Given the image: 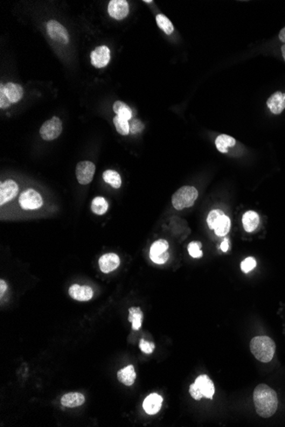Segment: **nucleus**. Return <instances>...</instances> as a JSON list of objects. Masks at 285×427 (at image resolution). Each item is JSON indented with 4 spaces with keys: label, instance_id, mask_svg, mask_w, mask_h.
Here are the masks:
<instances>
[{
    "label": "nucleus",
    "instance_id": "f257e3e1",
    "mask_svg": "<svg viewBox=\"0 0 285 427\" xmlns=\"http://www.w3.org/2000/svg\"><path fill=\"white\" fill-rule=\"evenodd\" d=\"M253 403L257 414L260 417H272L279 406L278 395L275 391L270 388L269 386L260 384L253 391Z\"/></svg>",
    "mask_w": 285,
    "mask_h": 427
},
{
    "label": "nucleus",
    "instance_id": "f03ea898",
    "mask_svg": "<svg viewBox=\"0 0 285 427\" xmlns=\"http://www.w3.org/2000/svg\"><path fill=\"white\" fill-rule=\"evenodd\" d=\"M250 351L258 361L269 362L275 354V343L267 336H257L251 340Z\"/></svg>",
    "mask_w": 285,
    "mask_h": 427
},
{
    "label": "nucleus",
    "instance_id": "7ed1b4c3",
    "mask_svg": "<svg viewBox=\"0 0 285 427\" xmlns=\"http://www.w3.org/2000/svg\"><path fill=\"white\" fill-rule=\"evenodd\" d=\"M198 197V191L195 187L183 186L172 197L173 206L176 210H183L193 206Z\"/></svg>",
    "mask_w": 285,
    "mask_h": 427
},
{
    "label": "nucleus",
    "instance_id": "20e7f679",
    "mask_svg": "<svg viewBox=\"0 0 285 427\" xmlns=\"http://www.w3.org/2000/svg\"><path fill=\"white\" fill-rule=\"evenodd\" d=\"M63 131V123L58 117H52L51 120L46 121L43 124L39 134L45 141H52L57 139Z\"/></svg>",
    "mask_w": 285,
    "mask_h": 427
},
{
    "label": "nucleus",
    "instance_id": "39448f33",
    "mask_svg": "<svg viewBox=\"0 0 285 427\" xmlns=\"http://www.w3.org/2000/svg\"><path fill=\"white\" fill-rule=\"evenodd\" d=\"M168 248H169V244L166 240L161 239L155 241L149 250L150 260L157 264H163L166 263L170 258Z\"/></svg>",
    "mask_w": 285,
    "mask_h": 427
},
{
    "label": "nucleus",
    "instance_id": "423d86ee",
    "mask_svg": "<svg viewBox=\"0 0 285 427\" xmlns=\"http://www.w3.org/2000/svg\"><path fill=\"white\" fill-rule=\"evenodd\" d=\"M19 204L23 210H36L41 207L43 199L40 194L36 190L29 189L21 194Z\"/></svg>",
    "mask_w": 285,
    "mask_h": 427
},
{
    "label": "nucleus",
    "instance_id": "0eeeda50",
    "mask_svg": "<svg viewBox=\"0 0 285 427\" xmlns=\"http://www.w3.org/2000/svg\"><path fill=\"white\" fill-rule=\"evenodd\" d=\"M46 29L49 36L55 41L63 44H67L70 41V35L67 29L57 21H49L46 23Z\"/></svg>",
    "mask_w": 285,
    "mask_h": 427
},
{
    "label": "nucleus",
    "instance_id": "6e6552de",
    "mask_svg": "<svg viewBox=\"0 0 285 427\" xmlns=\"http://www.w3.org/2000/svg\"><path fill=\"white\" fill-rule=\"evenodd\" d=\"M96 166L92 162L84 161L77 164L76 177L79 184L87 185L92 182L95 174Z\"/></svg>",
    "mask_w": 285,
    "mask_h": 427
},
{
    "label": "nucleus",
    "instance_id": "1a4fd4ad",
    "mask_svg": "<svg viewBox=\"0 0 285 427\" xmlns=\"http://www.w3.org/2000/svg\"><path fill=\"white\" fill-rule=\"evenodd\" d=\"M109 16L115 20H123L129 14V3L126 0H111L108 6Z\"/></svg>",
    "mask_w": 285,
    "mask_h": 427
},
{
    "label": "nucleus",
    "instance_id": "9d476101",
    "mask_svg": "<svg viewBox=\"0 0 285 427\" xmlns=\"http://www.w3.org/2000/svg\"><path fill=\"white\" fill-rule=\"evenodd\" d=\"M18 191L19 187L15 181L9 179L2 182L0 184V205L3 206L14 199L17 196Z\"/></svg>",
    "mask_w": 285,
    "mask_h": 427
},
{
    "label": "nucleus",
    "instance_id": "9b49d317",
    "mask_svg": "<svg viewBox=\"0 0 285 427\" xmlns=\"http://www.w3.org/2000/svg\"><path fill=\"white\" fill-rule=\"evenodd\" d=\"M110 61V51L107 46L102 45L96 48L91 53V62L97 68H102L108 65Z\"/></svg>",
    "mask_w": 285,
    "mask_h": 427
},
{
    "label": "nucleus",
    "instance_id": "f8f14e48",
    "mask_svg": "<svg viewBox=\"0 0 285 427\" xmlns=\"http://www.w3.org/2000/svg\"><path fill=\"white\" fill-rule=\"evenodd\" d=\"M23 93V89L18 84L7 83L0 86V94H3L11 104L19 101L22 99Z\"/></svg>",
    "mask_w": 285,
    "mask_h": 427
},
{
    "label": "nucleus",
    "instance_id": "ddd939ff",
    "mask_svg": "<svg viewBox=\"0 0 285 427\" xmlns=\"http://www.w3.org/2000/svg\"><path fill=\"white\" fill-rule=\"evenodd\" d=\"M194 385L200 393L203 394V396H205L207 398L213 399V396L215 393V389H214V382L210 380V378L208 375L203 374L197 377Z\"/></svg>",
    "mask_w": 285,
    "mask_h": 427
},
{
    "label": "nucleus",
    "instance_id": "4468645a",
    "mask_svg": "<svg viewBox=\"0 0 285 427\" xmlns=\"http://www.w3.org/2000/svg\"><path fill=\"white\" fill-rule=\"evenodd\" d=\"M99 263L102 272L108 274L117 269L121 263V260L115 253H106L99 259Z\"/></svg>",
    "mask_w": 285,
    "mask_h": 427
},
{
    "label": "nucleus",
    "instance_id": "2eb2a0df",
    "mask_svg": "<svg viewBox=\"0 0 285 427\" xmlns=\"http://www.w3.org/2000/svg\"><path fill=\"white\" fill-rule=\"evenodd\" d=\"M69 294L70 297L74 300L89 301L93 297V290L88 286H80V285L73 284L69 289Z\"/></svg>",
    "mask_w": 285,
    "mask_h": 427
},
{
    "label": "nucleus",
    "instance_id": "dca6fc26",
    "mask_svg": "<svg viewBox=\"0 0 285 427\" xmlns=\"http://www.w3.org/2000/svg\"><path fill=\"white\" fill-rule=\"evenodd\" d=\"M162 402H163L162 396L156 393H152L148 395L143 401L142 408L148 415H154L157 414L162 408Z\"/></svg>",
    "mask_w": 285,
    "mask_h": 427
},
{
    "label": "nucleus",
    "instance_id": "f3484780",
    "mask_svg": "<svg viewBox=\"0 0 285 427\" xmlns=\"http://www.w3.org/2000/svg\"><path fill=\"white\" fill-rule=\"evenodd\" d=\"M266 105L273 114H280L285 109V94L281 92H276L270 97Z\"/></svg>",
    "mask_w": 285,
    "mask_h": 427
},
{
    "label": "nucleus",
    "instance_id": "a211bd4d",
    "mask_svg": "<svg viewBox=\"0 0 285 427\" xmlns=\"http://www.w3.org/2000/svg\"><path fill=\"white\" fill-rule=\"evenodd\" d=\"M85 402V396L79 393H67L61 398L62 405L67 408H76Z\"/></svg>",
    "mask_w": 285,
    "mask_h": 427
},
{
    "label": "nucleus",
    "instance_id": "6ab92c4d",
    "mask_svg": "<svg viewBox=\"0 0 285 427\" xmlns=\"http://www.w3.org/2000/svg\"><path fill=\"white\" fill-rule=\"evenodd\" d=\"M259 224H260V217L257 212L249 211L245 212L243 216V225H244V230L246 232L251 233L253 230H255Z\"/></svg>",
    "mask_w": 285,
    "mask_h": 427
},
{
    "label": "nucleus",
    "instance_id": "aec40b11",
    "mask_svg": "<svg viewBox=\"0 0 285 427\" xmlns=\"http://www.w3.org/2000/svg\"><path fill=\"white\" fill-rule=\"evenodd\" d=\"M117 378L121 383L125 386H130L133 385L136 380V372L133 365H129L117 373Z\"/></svg>",
    "mask_w": 285,
    "mask_h": 427
},
{
    "label": "nucleus",
    "instance_id": "412c9836",
    "mask_svg": "<svg viewBox=\"0 0 285 427\" xmlns=\"http://www.w3.org/2000/svg\"><path fill=\"white\" fill-rule=\"evenodd\" d=\"M235 144H236V140L234 137L225 134L219 135L215 139L216 148L219 152L223 154L228 152L229 148L234 147Z\"/></svg>",
    "mask_w": 285,
    "mask_h": 427
},
{
    "label": "nucleus",
    "instance_id": "4be33fe9",
    "mask_svg": "<svg viewBox=\"0 0 285 427\" xmlns=\"http://www.w3.org/2000/svg\"><path fill=\"white\" fill-rule=\"evenodd\" d=\"M143 314L140 307H131L129 309L128 321L132 323L133 330H140L142 326Z\"/></svg>",
    "mask_w": 285,
    "mask_h": 427
},
{
    "label": "nucleus",
    "instance_id": "5701e85b",
    "mask_svg": "<svg viewBox=\"0 0 285 427\" xmlns=\"http://www.w3.org/2000/svg\"><path fill=\"white\" fill-rule=\"evenodd\" d=\"M113 110L115 114H117V116L125 119L127 121L131 120L132 116H133V112H132L130 107H128V105L126 104L123 101H115L113 105Z\"/></svg>",
    "mask_w": 285,
    "mask_h": 427
},
{
    "label": "nucleus",
    "instance_id": "b1692460",
    "mask_svg": "<svg viewBox=\"0 0 285 427\" xmlns=\"http://www.w3.org/2000/svg\"><path fill=\"white\" fill-rule=\"evenodd\" d=\"M91 209H92V212L97 215H104L108 211V201L104 197H96L92 199Z\"/></svg>",
    "mask_w": 285,
    "mask_h": 427
},
{
    "label": "nucleus",
    "instance_id": "393cba45",
    "mask_svg": "<svg viewBox=\"0 0 285 427\" xmlns=\"http://www.w3.org/2000/svg\"><path fill=\"white\" fill-rule=\"evenodd\" d=\"M103 177H104V180L107 184H110L114 189H119L122 184L120 174L118 173L117 171H113V170L105 171L103 174Z\"/></svg>",
    "mask_w": 285,
    "mask_h": 427
},
{
    "label": "nucleus",
    "instance_id": "a878e982",
    "mask_svg": "<svg viewBox=\"0 0 285 427\" xmlns=\"http://www.w3.org/2000/svg\"><path fill=\"white\" fill-rule=\"evenodd\" d=\"M230 230H231V219H229L227 216L224 215L217 223L214 230L218 236H225V234H228Z\"/></svg>",
    "mask_w": 285,
    "mask_h": 427
},
{
    "label": "nucleus",
    "instance_id": "bb28decb",
    "mask_svg": "<svg viewBox=\"0 0 285 427\" xmlns=\"http://www.w3.org/2000/svg\"><path fill=\"white\" fill-rule=\"evenodd\" d=\"M155 20H156V22H157V25H158L159 28L162 29V31L166 34H172L173 32L175 31V28H174V25H173L171 21L168 19V17L165 16V15L159 14V15L156 16Z\"/></svg>",
    "mask_w": 285,
    "mask_h": 427
},
{
    "label": "nucleus",
    "instance_id": "cd10ccee",
    "mask_svg": "<svg viewBox=\"0 0 285 427\" xmlns=\"http://www.w3.org/2000/svg\"><path fill=\"white\" fill-rule=\"evenodd\" d=\"M114 127H115V129L117 131L118 133L119 134H121L122 136H127L129 134V131H130V125L128 123V121L127 120H125V119H122V118L119 117V116H115L114 118Z\"/></svg>",
    "mask_w": 285,
    "mask_h": 427
},
{
    "label": "nucleus",
    "instance_id": "c85d7f7f",
    "mask_svg": "<svg viewBox=\"0 0 285 427\" xmlns=\"http://www.w3.org/2000/svg\"><path fill=\"white\" fill-rule=\"evenodd\" d=\"M224 215H225V213L222 212L221 210H219V209L213 210V211L209 212V214L208 215V219H207V223H208L209 229L210 230H214L217 223L219 221V219H221V217H223Z\"/></svg>",
    "mask_w": 285,
    "mask_h": 427
},
{
    "label": "nucleus",
    "instance_id": "c756f323",
    "mask_svg": "<svg viewBox=\"0 0 285 427\" xmlns=\"http://www.w3.org/2000/svg\"><path fill=\"white\" fill-rule=\"evenodd\" d=\"M201 247H202V245H201L200 242H197V241L190 242L189 244V246H188V252L190 253V256L194 258V259H200V258H202L203 253L201 251Z\"/></svg>",
    "mask_w": 285,
    "mask_h": 427
},
{
    "label": "nucleus",
    "instance_id": "7c9ffc66",
    "mask_svg": "<svg viewBox=\"0 0 285 427\" xmlns=\"http://www.w3.org/2000/svg\"><path fill=\"white\" fill-rule=\"evenodd\" d=\"M256 266V260L253 257H249L241 263L242 271L244 273L250 272Z\"/></svg>",
    "mask_w": 285,
    "mask_h": 427
},
{
    "label": "nucleus",
    "instance_id": "2f4dec72",
    "mask_svg": "<svg viewBox=\"0 0 285 427\" xmlns=\"http://www.w3.org/2000/svg\"><path fill=\"white\" fill-rule=\"evenodd\" d=\"M140 348L141 351L145 353V354H151L154 349H155V345L153 343H149L145 341L144 339H140Z\"/></svg>",
    "mask_w": 285,
    "mask_h": 427
},
{
    "label": "nucleus",
    "instance_id": "473e14b6",
    "mask_svg": "<svg viewBox=\"0 0 285 427\" xmlns=\"http://www.w3.org/2000/svg\"><path fill=\"white\" fill-rule=\"evenodd\" d=\"M190 394L191 395V396L193 397L195 400H197V401H199L201 399L203 398V395L202 393H200L199 391L197 389V387L195 386L194 383L192 385H190Z\"/></svg>",
    "mask_w": 285,
    "mask_h": 427
},
{
    "label": "nucleus",
    "instance_id": "72a5a7b5",
    "mask_svg": "<svg viewBox=\"0 0 285 427\" xmlns=\"http://www.w3.org/2000/svg\"><path fill=\"white\" fill-rule=\"evenodd\" d=\"M220 249H221L222 252H224V253H226L229 249V241L227 238H225L224 239V241H222L221 245H220Z\"/></svg>",
    "mask_w": 285,
    "mask_h": 427
},
{
    "label": "nucleus",
    "instance_id": "f704fd0d",
    "mask_svg": "<svg viewBox=\"0 0 285 427\" xmlns=\"http://www.w3.org/2000/svg\"><path fill=\"white\" fill-rule=\"evenodd\" d=\"M6 282H4L3 280H1V281H0V296H1V297H3V293L6 291Z\"/></svg>",
    "mask_w": 285,
    "mask_h": 427
},
{
    "label": "nucleus",
    "instance_id": "c9c22d12",
    "mask_svg": "<svg viewBox=\"0 0 285 427\" xmlns=\"http://www.w3.org/2000/svg\"><path fill=\"white\" fill-rule=\"evenodd\" d=\"M279 38L280 41L285 44V27L279 33Z\"/></svg>",
    "mask_w": 285,
    "mask_h": 427
},
{
    "label": "nucleus",
    "instance_id": "e433bc0d",
    "mask_svg": "<svg viewBox=\"0 0 285 427\" xmlns=\"http://www.w3.org/2000/svg\"><path fill=\"white\" fill-rule=\"evenodd\" d=\"M281 51H282V56L284 57V60L285 61V44L281 47Z\"/></svg>",
    "mask_w": 285,
    "mask_h": 427
},
{
    "label": "nucleus",
    "instance_id": "4c0bfd02",
    "mask_svg": "<svg viewBox=\"0 0 285 427\" xmlns=\"http://www.w3.org/2000/svg\"><path fill=\"white\" fill-rule=\"evenodd\" d=\"M143 2H144V3H152V0H149H149H143Z\"/></svg>",
    "mask_w": 285,
    "mask_h": 427
}]
</instances>
